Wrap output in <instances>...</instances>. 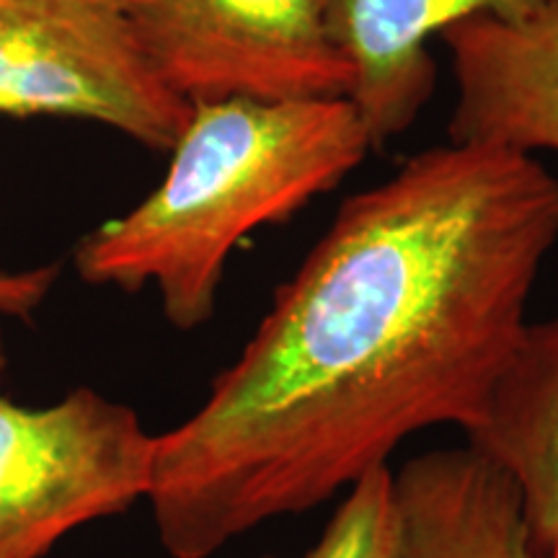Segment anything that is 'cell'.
Wrapping results in <instances>:
<instances>
[{
	"mask_svg": "<svg viewBox=\"0 0 558 558\" xmlns=\"http://www.w3.org/2000/svg\"><path fill=\"white\" fill-rule=\"evenodd\" d=\"M556 241L558 179L501 145L450 140L349 197L207 399L156 435L166 554L209 558L422 429H476Z\"/></svg>",
	"mask_w": 558,
	"mask_h": 558,
	"instance_id": "6da1fadb",
	"label": "cell"
},
{
	"mask_svg": "<svg viewBox=\"0 0 558 558\" xmlns=\"http://www.w3.org/2000/svg\"><path fill=\"white\" fill-rule=\"evenodd\" d=\"M369 148L349 99L194 101L163 181L90 230L75 269L99 288H153L171 326L199 329L218 308L230 254L331 192Z\"/></svg>",
	"mask_w": 558,
	"mask_h": 558,
	"instance_id": "7a4b0ae2",
	"label": "cell"
},
{
	"mask_svg": "<svg viewBox=\"0 0 558 558\" xmlns=\"http://www.w3.org/2000/svg\"><path fill=\"white\" fill-rule=\"evenodd\" d=\"M156 435L90 388L50 407L0 393V558H47L73 530L148 499Z\"/></svg>",
	"mask_w": 558,
	"mask_h": 558,
	"instance_id": "3957f363",
	"label": "cell"
},
{
	"mask_svg": "<svg viewBox=\"0 0 558 558\" xmlns=\"http://www.w3.org/2000/svg\"><path fill=\"white\" fill-rule=\"evenodd\" d=\"M0 114L78 117L171 150L192 104L158 78L120 0H0Z\"/></svg>",
	"mask_w": 558,
	"mask_h": 558,
	"instance_id": "277c9868",
	"label": "cell"
},
{
	"mask_svg": "<svg viewBox=\"0 0 558 558\" xmlns=\"http://www.w3.org/2000/svg\"><path fill=\"white\" fill-rule=\"evenodd\" d=\"M140 50L184 101L349 99L320 0H120Z\"/></svg>",
	"mask_w": 558,
	"mask_h": 558,
	"instance_id": "5b68a950",
	"label": "cell"
},
{
	"mask_svg": "<svg viewBox=\"0 0 558 558\" xmlns=\"http://www.w3.org/2000/svg\"><path fill=\"white\" fill-rule=\"evenodd\" d=\"M554 0H320L352 68L349 101L373 145L409 130L435 88L429 39L473 16L518 24Z\"/></svg>",
	"mask_w": 558,
	"mask_h": 558,
	"instance_id": "8992f818",
	"label": "cell"
},
{
	"mask_svg": "<svg viewBox=\"0 0 558 558\" xmlns=\"http://www.w3.org/2000/svg\"><path fill=\"white\" fill-rule=\"evenodd\" d=\"M442 39L456 78L452 143L558 150V0L518 24L465 19Z\"/></svg>",
	"mask_w": 558,
	"mask_h": 558,
	"instance_id": "52a82bcc",
	"label": "cell"
},
{
	"mask_svg": "<svg viewBox=\"0 0 558 558\" xmlns=\"http://www.w3.org/2000/svg\"><path fill=\"white\" fill-rule=\"evenodd\" d=\"M469 448L512 481L535 558H558V316L527 324Z\"/></svg>",
	"mask_w": 558,
	"mask_h": 558,
	"instance_id": "ba28073f",
	"label": "cell"
},
{
	"mask_svg": "<svg viewBox=\"0 0 558 558\" xmlns=\"http://www.w3.org/2000/svg\"><path fill=\"white\" fill-rule=\"evenodd\" d=\"M396 499V558H535L512 481L469 445L411 458Z\"/></svg>",
	"mask_w": 558,
	"mask_h": 558,
	"instance_id": "9c48e42d",
	"label": "cell"
},
{
	"mask_svg": "<svg viewBox=\"0 0 558 558\" xmlns=\"http://www.w3.org/2000/svg\"><path fill=\"white\" fill-rule=\"evenodd\" d=\"M396 550L399 499L396 473L388 465L347 488L320 541L303 558H396Z\"/></svg>",
	"mask_w": 558,
	"mask_h": 558,
	"instance_id": "30bf717a",
	"label": "cell"
},
{
	"mask_svg": "<svg viewBox=\"0 0 558 558\" xmlns=\"http://www.w3.org/2000/svg\"><path fill=\"white\" fill-rule=\"evenodd\" d=\"M60 277V267H47L0 271V316L29 318L37 313L50 295Z\"/></svg>",
	"mask_w": 558,
	"mask_h": 558,
	"instance_id": "8fae6325",
	"label": "cell"
},
{
	"mask_svg": "<svg viewBox=\"0 0 558 558\" xmlns=\"http://www.w3.org/2000/svg\"><path fill=\"white\" fill-rule=\"evenodd\" d=\"M5 367H9V354H5V339H3V329H0V383H3Z\"/></svg>",
	"mask_w": 558,
	"mask_h": 558,
	"instance_id": "7c38bea8",
	"label": "cell"
}]
</instances>
